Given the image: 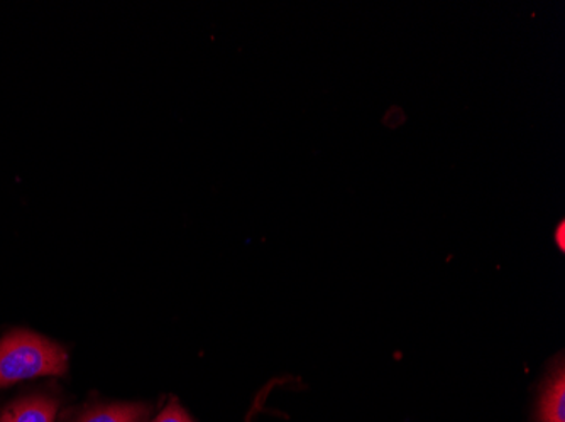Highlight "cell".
Segmentation results:
<instances>
[{
  "label": "cell",
  "mask_w": 565,
  "mask_h": 422,
  "mask_svg": "<svg viewBox=\"0 0 565 422\" xmlns=\"http://www.w3.org/2000/svg\"><path fill=\"white\" fill-rule=\"evenodd\" d=\"M145 408L138 404H116L88 412L81 422H139Z\"/></svg>",
  "instance_id": "cell-4"
},
{
  "label": "cell",
  "mask_w": 565,
  "mask_h": 422,
  "mask_svg": "<svg viewBox=\"0 0 565 422\" xmlns=\"http://www.w3.org/2000/svg\"><path fill=\"white\" fill-rule=\"evenodd\" d=\"M68 357L56 343L31 332H12L0 339V387L43 376H62Z\"/></svg>",
  "instance_id": "cell-1"
},
{
  "label": "cell",
  "mask_w": 565,
  "mask_h": 422,
  "mask_svg": "<svg viewBox=\"0 0 565 422\" xmlns=\"http://www.w3.org/2000/svg\"><path fill=\"white\" fill-rule=\"evenodd\" d=\"M56 411H58L56 401L36 396V398L22 399L9 405L0 414V422H55Z\"/></svg>",
  "instance_id": "cell-2"
},
{
  "label": "cell",
  "mask_w": 565,
  "mask_h": 422,
  "mask_svg": "<svg viewBox=\"0 0 565 422\" xmlns=\"http://www.w3.org/2000/svg\"><path fill=\"white\" fill-rule=\"evenodd\" d=\"M564 228H565V225L564 224H561L558 225V231H557V240H558V247H561V249H564Z\"/></svg>",
  "instance_id": "cell-6"
},
{
  "label": "cell",
  "mask_w": 565,
  "mask_h": 422,
  "mask_svg": "<svg viewBox=\"0 0 565 422\" xmlns=\"http://www.w3.org/2000/svg\"><path fill=\"white\" fill-rule=\"evenodd\" d=\"M151 422H193L190 415L183 411L177 402H171L157 419H152Z\"/></svg>",
  "instance_id": "cell-5"
},
{
  "label": "cell",
  "mask_w": 565,
  "mask_h": 422,
  "mask_svg": "<svg viewBox=\"0 0 565 422\" xmlns=\"http://www.w3.org/2000/svg\"><path fill=\"white\" fill-rule=\"evenodd\" d=\"M541 422H565V377L562 367L554 372L542 393Z\"/></svg>",
  "instance_id": "cell-3"
}]
</instances>
